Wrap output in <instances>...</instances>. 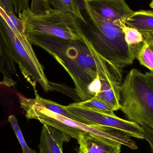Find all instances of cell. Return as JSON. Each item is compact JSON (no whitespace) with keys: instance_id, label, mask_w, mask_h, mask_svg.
Here are the masks:
<instances>
[{"instance_id":"21","label":"cell","mask_w":153,"mask_h":153,"mask_svg":"<svg viewBox=\"0 0 153 153\" xmlns=\"http://www.w3.org/2000/svg\"><path fill=\"white\" fill-rule=\"evenodd\" d=\"M102 80L99 77L95 78L87 87V91L91 99L95 97L100 91Z\"/></svg>"},{"instance_id":"3","label":"cell","mask_w":153,"mask_h":153,"mask_svg":"<svg viewBox=\"0 0 153 153\" xmlns=\"http://www.w3.org/2000/svg\"><path fill=\"white\" fill-rule=\"evenodd\" d=\"M18 96L21 108L26 112L28 119L39 120L42 124L53 127L76 139L80 132H87L114 140L132 150L138 148L131 137L126 133L111 128L87 125L74 120L42 107L35 99L27 98L20 93Z\"/></svg>"},{"instance_id":"16","label":"cell","mask_w":153,"mask_h":153,"mask_svg":"<svg viewBox=\"0 0 153 153\" xmlns=\"http://www.w3.org/2000/svg\"><path fill=\"white\" fill-rule=\"evenodd\" d=\"M48 1L54 9L71 13L80 20L85 21L80 5L76 0H48Z\"/></svg>"},{"instance_id":"26","label":"cell","mask_w":153,"mask_h":153,"mask_svg":"<svg viewBox=\"0 0 153 153\" xmlns=\"http://www.w3.org/2000/svg\"><path fill=\"white\" fill-rule=\"evenodd\" d=\"M150 7L153 9V0H152V2H151V4H150Z\"/></svg>"},{"instance_id":"23","label":"cell","mask_w":153,"mask_h":153,"mask_svg":"<svg viewBox=\"0 0 153 153\" xmlns=\"http://www.w3.org/2000/svg\"><path fill=\"white\" fill-rule=\"evenodd\" d=\"M142 127L144 134L145 140L149 143L153 152V130L147 126H142Z\"/></svg>"},{"instance_id":"10","label":"cell","mask_w":153,"mask_h":153,"mask_svg":"<svg viewBox=\"0 0 153 153\" xmlns=\"http://www.w3.org/2000/svg\"><path fill=\"white\" fill-rule=\"evenodd\" d=\"M71 137L57 128L43 124L39 144V153H63V146Z\"/></svg>"},{"instance_id":"8","label":"cell","mask_w":153,"mask_h":153,"mask_svg":"<svg viewBox=\"0 0 153 153\" xmlns=\"http://www.w3.org/2000/svg\"><path fill=\"white\" fill-rule=\"evenodd\" d=\"M77 153H120L122 145L114 140L87 132H80L76 139Z\"/></svg>"},{"instance_id":"20","label":"cell","mask_w":153,"mask_h":153,"mask_svg":"<svg viewBox=\"0 0 153 153\" xmlns=\"http://www.w3.org/2000/svg\"><path fill=\"white\" fill-rule=\"evenodd\" d=\"M53 9L50 6L48 0H32L30 12L33 14H43L52 11Z\"/></svg>"},{"instance_id":"9","label":"cell","mask_w":153,"mask_h":153,"mask_svg":"<svg viewBox=\"0 0 153 153\" xmlns=\"http://www.w3.org/2000/svg\"><path fill=\"white\" fill-rule=\"evenodd\" d=\"M86 2L95 12L109 21L124 22L134 13L125 0H98Z\"/></svg>"},{"instance_id":"19","label":"cell","mask_w":153,"mask_h":153,"mask_svg":"<svg viewBox=\"0 0 153 153\" xmlns=\"http://www.w3.org/2000/svg\"><path fill=\"white\" fill-rule=\"evenodd\" d=\"M8 120L19 140L23 153H37L35 150L30 148L27 145L16 117L14 115H11L9 116Z\"/></svg>"},{"instance_id":"17","label":"cell","mask_w":153,"mask_h":153,"mask_svg":"<svg viewBox=\"0 0 153 153\" xmlns=\"http://www.w3.org/2000/svg\"><path fill=\"white\" fill-rule=\"evenodd\" d=\"M122 28L125 35V40L127 45L133 49L136 56L137 50L144 43V39L137 30L127 26L124 22Z\"/></svg>"},{"instance_id":"5","label":"cell","mask_w":153,"mask_h":153,"mask_svg":"<svg viewBox=\"0 0 153 153\" xmlns=\"http://www.w3.org/2000/svg\"><path fill=\"white\" fill-rule=\"evenodd\" d=\"M23 21L25 33L53 36L65 39H78L85 37L77 25L76 17L54 9L43 14H35L30 8L19 13Z\"/></svg>"},{"instance_id":"27","label":"cell","mask_w":153,"mask_h":153,"mask_svg":"<svg viewBox=\"0 0 153 153\" xmlns=\"http://www.w3.org/2000/svg\"><path fill=\"white\" fill-rule=\"evenodd\" d=\"M82 1H98V0H82Z\"/></svg>"},{"instance_id":"13","label":"cell","mask_w":153,"mask_h":153,"mask_svg":"<svg viewBox=\"0 0 153 153\" xmlns=\"http://www.w3.org/2000/svg\"><path fill=\"white\" fill-rule=\"evenodd\" d=\"M120 85L102 80L100 91L94 98L111 107L115 111L120 109Z\"/></svg>"},{"instance_id":"4","label":"cell","mask_w":153,"mask_h":153,"mask_svg":"<svg viewBox=\"0 0 153 153\" xmlns=\"http://www.w3.org/2000/svg\"><path fill=\"white\" fill-rule=\"evenodd\" d=\"M120 109L129 120L153 130V90L145 74L132 69L120 85Z\"/></svg>"},{"instance_id":"1","label":"cell","mask_w":153,"mask_h":153,"mask_svg":"<svg viewBox=\"0 0 153 153\" xmlns=\"http://www.w3.org/2000/svg\"><path fill=\"white\" fill-rule=\"evenodd\" d=\"M25 35L31 45L46 51L64 68L73 81L81 101L91 99L87 87L97 77L122 83V70L101 56L85 38L65 39L42 34Z\"/></svg>"},{"instance_id":"12","label":"cell","mask_w":153,"mask_h":153,"mask_svg":"<svg viewBox=\"0 0 153 153\" xmlns=\"http://www.w3.org/2000/svg\"><path fill=\"white\" fill-rule=\"evenodd\" d=\"M15 64L14 57L0 25V72L3 76V82H12L14 76H17Z\"/></svg>"},{"instance_id":"22","label":"cell","mask_w":153,"mask_h":153,"mask_svg":"<svg viewBox=\"0 0 153 153\" xmlns=\"http://www.w3.org/2000/svg\"><path fill=\"white\" fill-rule=\"evenodd\" d=\"M29 0H13L14 12L19 14L24 10L29 8Z\"/></svg>"},{"instance_id":"2","label":"cell","mask_w":153,"mask_h":153,"mask_svg":"<svg viewBox=\"0 0 153 153\" xmlns=\"http://www.w3.org/2000/svg\"><path fill=\"white\" fill-rule=\"evenodd\" d=\"M82 9L85 22L76 18L81 32L94 50L103 58L121 69L133 64L135 54L125 40L124 22H111L99 15L85 1Z\"/></svg>"},{"instance_id":"11","label":"cell","mask_w":153,"mask_h":153,"mask_svg":"<svg viewBox=\"0 0 153 153\" xmlns=\"http://www.w3.org/2000/svg\"><path fill=\"white\" fill-rule=\"evenodd\" d=\"M124 22L127 26L137 30L145 42L153 41V11L134 12Z\"/></svg>"},{"instance_id":"15","label":"cell","mask_w":153,"mask_h":153,"mask_svg":"<svg viewBox=\"0 0 153 153\" xmlns=\"http://www.w3.org/2000/svg\"><path fill=\"white\" fill-rule=\"evenodd\" d=\"M34 91H35V96H36L35 98H34L35 100L42 107L46 108L53 112H55V113L60 114L62 116L67 117L69 118L87 124L84 121L76 117V116L74 115L70 111L66 110L63 105H60L54 102L42 98L39 96L36 89H34Z\"/></svg>"},{"instance_id":"25","label":"cell","mask_w":153,"mask_h":153,"mask_svg":"<svg viewBox=\"0 0 153 153\" xmlns=\"http://www.w3.org/2000/svg\"><path fill=\"white\" fill-rule=\"evenodd\" d=\"M146 76V80L148 82V83L150 85L153 90V72H146L145 74Z\"/></svg>"},{"instance_id":"7","label":"cell","mask_w":153,"mask_h":153,"mask_svg":"<svg viewBox=\"0 0 153 153\" xmlns=\"http://www.w3.org/2000/svg\"><path fill=\"white\" fill-rule=\"evenodd\" d=\"M70 111L89 125H96L111 128L126 133L130 137L145 139L142 126L139 124L125 120L115 116H110L81 108L71 104L64 106Z\"/></svg>"},{"instance_id":"18","label":"cell","mask_w":153,"mask_h":153,"mask_svg":"<svg viewBox=\"0 0 153 153\" xmlns=\"http://www.w3.org/2000/svg\"><path fill=\"white\" fill-rule=\"evenodd\" d=\"M136 59H137L141 65L153 72V41H145L143 45L137 52Z\"/></svg>"},{"instance_id":"14","label":"cell","mask_w":153,"mask_h":153,"mask_svg":"<svg viewBox=\"0 0 153 153\" xmlns=\"http://www.w3.org/2000/svg\"><path fill=\"white\" fill-rule=\"evenodd\" d=\"M72 105L78 108L91 111L98 113L110 116H115L113 108L105 102L93 97L87 100L71 103Z\"/></svg>"},{"instance_id":"6","label":"cell","mask_w":153,"mask_h":153,"mask_svg":"<svg viewBox=\"0 0 153 153\" xmlns=\"http://www.w3.org/2000/svg\"><path fill=\"white\" fill-rule=\"evenodd\" d=\"M0 25L22 74L34 89L38 83L45 92L52 91L43 65L39 61L25 34L15 35L0 15Z\"/></svg>"},{"instance_id":"24","label":"cell","mask_w":153,"mask_h":153,"mask_svg":"<svg viewBox=\"0 0 153 153\" xmlns=\"http://www.w3.org/2000/svg\"><path fill=\"white\" fill-rule=\"evenodd\" d=\"M0 6L9 12H14L13 0H0Z\"/></svg>"}]
</instances>
